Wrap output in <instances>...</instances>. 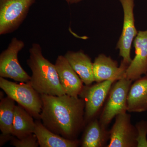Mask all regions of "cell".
Listing matches in <instances>:
<instances>
[{
    "instance_id": "4",
    "label": "cell",
    "mask_w": 147,
    "mask_h": 147,
    "mask_svg": "<svg viewBox=\"0 0 147 147\" xmlns=\"http://www.w3.org/2000/svg\"><path fill=\"white\" fill-rule=\"evenodd\" d=\"M132 81L125 77L119 79L111 87L99 121L107 127L116 116L127 112V98Z\"/></svg>"
},
{
    "instance_id": "11",
    "label": "cell",
    "mask_w": 147,
    "mask_h": 147,
    "mask_svg": "<svg viewBox=\"0 0 147 147\" xmlns=\"http://www.w3.org/2000/svg\"><path fill=\"white\" fill-rule=\"evenodd\" d=\"M55 65L61 85L65 94L79 97L84 89V83L65 56H58Z\"/></svg>"
},
{
    "instance_id": "22",
    "label": "cell",
    "mask_w": 147,
    "mask_h": 147,
    "mask_svg": "<svg viewBox=\"0 0 147 147\" xmlns=\"http://www.w3.org/2000/svg\"><path fill=\"white\" fill-rule=\"evenodd\" d=\"M65 1L69 4H72L79 3L83 0H65Z\"/></svg>"
},
{
    "instance_id": "15",
    "label": "cell",
    "mask_w": 147,
    "mask_h": 147,
    "mask_svg": "<svg viewBox=\"0 0 147 147\" xmlns=\"http://www.w3.org/2000/svg\"><path fill=\"white\" fill-rule=\"evenodd\" d=\"M147 110V74L131 84L127 96V111L142 113Z\"/></svg>"
},
{
    "instance_id": "12",
    "label": "cell",
    "mask_w": 147,
    "mask_h": 147,
    "mask_svg": "<svg viewBox=\"0 0 147 147\" xmlns=\"http://www.w3.org/2000/svg\"><path fill=\"white\" fill-rule=\"evenodd\" d=\"M128 66V65L121 61L119 67L117 61L114 60L110 57L100 54L96 58L93 63L94 82L100 83L114 78H123Z\"/></svg>"
},
{
    "instance_id": "14",
    "label": "cell",
    "mask_w": 147,
    "mask_h": 147,
    "mask_svg": "<svg viewBox=\"0 0 147 147\" xmlns=\"http://www.w3.org/2000/svg\"><path fill=\"white\" fill-rule=\"evenodd\" d=\"M34 133L35 134L40 147H76L80 142L76 139H69L56 134L48 129L40 121H35Z\"/></svg>"
},
{
    "instance_id": "21",
    "label": "cell",
    "mask_w": 147,
    "mask_h": 147,
    "mask_svg": "<svg viewBox=\"0 0 147 147\" xmlns=\"http://www.w3.org/2000/svg\"><path fill=\"white\" fill-rule=\"evenodd\" d=\"M13 136L11 134H2L1 136V146L5 143L11 140Z\"/></svg>"
},
{
    "instance_id": "8",
    "label": "cell",
    "mask_w": 147,
    "mask_h": 147,
    "mask_svg": "<svg viewBox=\"0 0 147 147\" xmlns=\"http://www.w3.org/2000/svg\"><path fill=\"white\" fill-rule=\"evenodd\" d=\"M123 9V28L116 48L119 51V56L123 62L129 65L131 60L130 56L131 45L138 32L135 26L134 14V0H119Z\"/></svg>"
},
{
    "instance_id": "20",
    "label": "cell",
    "mask_w": 147,
    "mask_h": 147,
    "mask_svg": "<svg viewBox=\"0 0 147 147\" xmlns=\"http://www.w3.org/2000/svg\"><path fill=\"white\" fill-rule=\"evenodd\" d=\"M135 126L137 131V147H147V121H140Z\"/></svg>"
},
{
    "instance_id": "17",
    "label": "cell",
    "mask_w": 147,
    "mask_h": 147,
    "mask_svg": "<svg viewBox=\"0 0 147 147\" xmlns=\"http://www.w3.org/2000/svg\"><path fill=\"white\" fill-rule=\"evenodd\" d=\"M33 117L22 106L16 105L11 134L21 139L34 132L35 122Z\"/></svg>"
},
{
    "instance_id": "19",
    "label": "cell",
    "mask_w": 147,
    "mask_h": 147,
    "mask_svg": "<svg viewBox=\"0 0 147 147\" xmlns=\"http://www.w3.org/2000/svg\"><path fill=\"white\" fill-rule=\"evenodd\" d=\"M10 144L16 147H37L39 146L34 133L29 134L21 139L14 136L10 140Z\"/></svg>"
},
{
    "instance_id": "9",
    "label": "cell",
    "mask_w": 147,
    "mask_h": 147,
    "mask_svg": "<svg viewBox=\"0 0 147 147\" xmlns=\"http://www.w3.org/2000/svg\"><path fill=\"white\" fill-rule=\"evenodd\" d=\"M110 131V142L107 147H137V131L131 123V115L126 113L115 117Z\"/></svg>"
},
{
    "instance_id": "1",
    "label": "cell",
    "mask_w": 147,
    "mask_h": 147,
    "mask_svg": "<svg viewBox=\"0 0 147 147\" xmlns=\"http://www.w3.org/2000/svg\"><path fill=\"white\" fill-rule=\"evenodd\" d=\"M40 120L50 131L69 139H76L86 124L85 104L82 98L67 94L40 95Z\"/></svg>"
},
{
    "instance_id": "5",
    "label": "cell",
    "mask_w": 147,
    "mask_h": 147,
    "mask_svg": "<svg viewBox=\"0 0 147 147\" xmlns=\"http://www.w3.org/2000/svg\"><path fill=\"white\" fill-rule=\"evenodd\" d=\"M36 0H0V35L9 34L21 26Z\"/></svg>"
},
{
    "instance_id": "7",
    "label": "cell",
    "mask_w": 147,
    "mask_h": 147,
    "mask_svg": "<svg viewBox=\"0 0 147 147\" xmlns=\"http://www.w3.org/2000/svg\"><path fill=\"white\" fill-rule=\"evenodd\" d=\"M119 78L107 80L93 85L84 86L79 96L85 104L86 123L93 119L100 112L109 94L111 87Z\"/></svg>"
},
{
    "instance_id": "18",
    "label": "cell",
    "mask_w": 147,
    "mask_h": 147,
    "mask_svg": "<svg viewBox=\"0 0 147 147\" xmlns=\"http://www.w3.org/2000/svg\"><path fill=\"white\" fill-rule=\"evenodd\" d=\"M10 97L3 98L0 102V129L3 134H11L16 105Z\"/></svg>"
},
{
    "instance_id": "16",
    "label": "cell",
    "mask_w": 147,
    "mask_h": 147,
    "mask_svg": "<svg viewBox=\"0 0 147 147\" xmlns=\"http://www.w3.org/2000/svg\"><path fill=\"white\" fill-rule=\"evenodd\" d=\"M110 139V131L100 123V121L94 119L86 127L82 142V147H106Z\"/></svg>"
},
{
    "instance_id": "3",
    "label": "cell",
    "mask_w": 147,
    "mask_h": 147,
    "mask_svg": "<svg viewBox=\"0 0 147 147\" xmlns=\"http://www.w3.org/2000/svg\"><path fill=\"white\" fill-rule=\"evenodd\" d=\"M0 88L10 97L24 107L36 119H40L42 102L40 94L30 82H11L0 77Z\"/></svg>"
},
{
    "instance_id": "2",
    "label": "cell",
    "mask_w": 147,
    "mask_h": 147,
    "mask_svg": "<svg viewBox=\"0 0 147 147\" xmlns=\"http://www.w3.org/2000/svg\"><path fill=\"white\" fill-rule=\"evenodd\" d=\"M29 53L27 63L32 72L29 82L34 88L40 95L58 96L65 94L55 64L44 57L40 45L33 43Z\"/></svg>"
},
{
    "instance_id": "10",
    "label": "cell",
    "mask_w": 147,
    "mask_h": 147,
    "mask_svg": "<svg viewBox=\"0 0 147 147\" xmlns=\"http://www.w3.org/2000/svg\"><path fill=\"white\" fill-rule=\"evenodd\" d=\"M133 45L135 56L125 73V77L132 82L147 74V30L138 31Z\"/></svg>"
},
{
    "instance_id": "13",
    "label": "cell",
    "mask_w": 147,
    "mask_h": 147,
    "mask_svg": "<svg viewBox=\"0 0 147 147\" xmlns=\"http://www.w3.org/2000/svg\"><path fill=\"white\" fill-rule=\"evenodd\" d=\"M74 71L86 86H90L94 82L91 59L82 50L68 51L65 55Z\"/></svg>"
},
{
    "instance_id": "6",
    "label": "cell",
    "mask_w": 147,
    "mask_h": 147,
    "mask_svg": "<svg viewBox=\"0 0 147 147\" xmlns=\"http://www.w3.org/2000/svg\"><path fill=\"white\" fill-rule=\"evenodd\" d=\"M21 40L13 37L8 47L0 55V77L13 79L16 82H30L31 76L20 65L18 54L25 47Z\"/></svg>"
}]
</instances>
